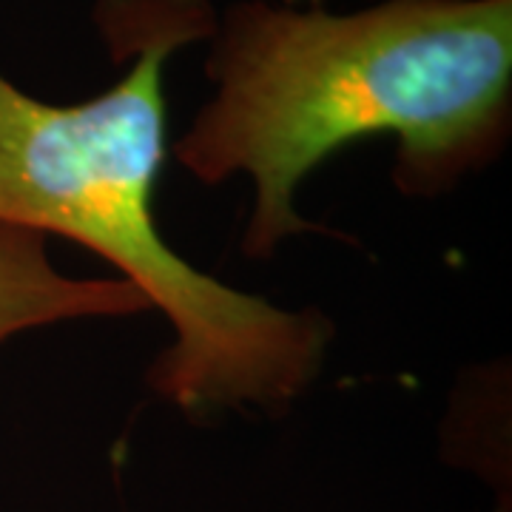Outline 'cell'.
Returning <instances> with one entry per match:
<instances>
[{"mask_svg":"<svg viewBox=\"0 0 512 512\" xmlns=\"http://www.w3.org/2000/svg\"><path fill=\"white\" fill-rule=\"evenodd\" d=\"M214 97L171 154L220 185L245 174L254 208L242 254L325 228L296 211L313 168L367 137H393V183L441 197L495 163L512 131V0H379L325 6L237 0L217 20Z\"/></svg>","mask_w":512,"mask_h":512,"instance_id":"1","label":"cell"},{"mask_svg":"<svg viewBox=\"0 0 512 512\" xmlns=\"http://www.w3.org/2000/svg\"><path fill=\"white\" fill-rule=\"evenodd\" d=\"M46 239L0 222V345L23 330L151 311L146 296L120 276L77 279L57 271Z\"/></svg>","mask_w":512,"mask_h":512,"instance_id":"3","label":"cell"},{"mask_svg":"<svg viewBox=\"0 0 512 512\" xmlns=\"http://www.w3.org/2000/svg\"><path fill=\"white\" fill-rule=\"evenodd\" d=\"M97 29L128 69L83 103H43L0 72V222L72 239L171 322L174 342L148 367L151 390L191 416H279L322 376L333 322L288 311L202 274L165 242L154 191L168 151L165 63L211 40L208 0H100Z\"/></svg>","mask_w":512,"mask_h":512,"instance_id":"2","label":"cell"},{"mask_svg":"<svg viewBox=\"0 0 512 512\" xmlns=\"http://www.w3.org/2000/svg\"><path fill=\"white\" fill-rule=\"evenodd\" d=\"M285 6H325V0H279Z\"/></svg>","mask_w":512,"mask_h":512,"instance_id":"4","label":"cell"},{"mask_svg":"<svg viewBox=\"0 0 512 512\" xmlns=\"http://www.w3.org/2000/svg\"><path fill=\"white\" fill-rule=\"evenodd\" d=\"M495 512H510V510H507V507H504V510H501V507H498V510H495Z\"/></svg>","mask_w":512,"mask_h":512,"instance_id":"5","label":"cell"}]
</instances>
